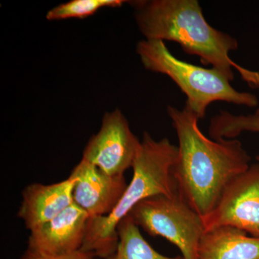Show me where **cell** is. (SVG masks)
<instances>
[{
    "instance_id": "9a60e30c",
    "label": "cell",
    "mask_w": 259,
    "mask_h": 259,
    "mask_svg": "<svg viewBox=\"0 0 259 259\" xmlns=\"http://www.w3.org/2000/svg\"><path fill=\"white\" fill-rule=\"evenodd\" d=\"M20 259H100L95 255L79 250L73 253L62 255H48L27 248Z\"/></svg>"
},
{
    "instance_id": "6da1fadb",
    "label": "cell",
    "mask_w": 259,
    "mask_h": 259,
    "mask_svg": "<svg viewBox=\"0 0 259 259\" xmlns=\"http://www.w3.org/2000/svg\"><path fill=\"white\" fill-rule=\"evenodd\" d=\"M178 137V155L172 168L177 190L192 208L205 217L228 185L249 168L250 157L238 140H211L199 119L185 108L167 107Z\"/></svg>"
},
{
    "instance_id": "5bb4252c",
    "label": "cell",
    "mask_w": 259,
    "mask_h": 259,
    "mask_svg": "<svg viewBox=\"0 0 259 259\" xmlns=\"http://www.w3.org/2000/svg\"><path fill=\"white\" fill-rule=\"evenodd\" d=\"M128 1L125 0H71L61 3L48 11L46 18L49 21L67 19L88 18L102 8H120Z\"/></svg>"
},
{
    "instance_id": "4fadbf2b",
    "label": "cell",
    "mask_w": 259,
    "mask_h": 259,
    "mask_svg": "<svg viewBox=\"0 0 259 259\" xmlns=\"http://www.w3.org/2000/svg\"><path fill=\"white\" fill-rule=\"evenodd\" d=\"M244 132L259 134V107L253 113L246 115L221 111L212 117L209 122V135L215 141L235 139ZM256 159L259 161V155Z\"/></svg>"
},
{
    "instance_id": "ba28073f",
    "label": "cell",
    "mask_w": 259,
    "mask_h": 259,
    "mask_svg": "<svg viewBox=\"0 0 259 259\" xmlns=\"http://www.w3.org/2000/svg\"><path fill=\"white\" fill-rule=\"evenodd\" d=\"M70 177L74 181L73 200L90 218L110 214L128 185L125 176H110L82 158Z\"/></svg>"
},
{
    "instance_id": "277c9868",
    "label": "cell",
    "mask_w": 259,
    "mask_h": 259,
    "mask_svg": "<svg viewBox=\"0 0 259 259\" xmlns=\"http://www.w3.org/2000/svg\"><path fill=\"white\" fill-rule=\"evenodd\" d=\"M136 53L144 68L164 74L174 81L187 97L186 108L200 119L214 102H226L248 107L258 105L253 94L239 92L231 81L214 68L207 69L185 62L175 57L161 40H140Z\"/></svg>"
},
{
    "instance_id": "5b68a950",
    "label": "cell",
    "mask_w": 259,
    "mask_h": 259,
    "mask_svg": "<svg viewBox=\"0 0 259 259\" xmlns=\"http://www.w3.org/2000/svg\"><path fill=\"white\" fill-rule=\"evenodd\" d=\"M128 215L148 234L163 237L176 245L184 259H198L199 242L205 233L203 220L178 191L148 197Z\"/></svg>"
},
{
    "instance_id": "52a82bcc",
    "label": "cell",
    "mask_w": 259,
    "mask_h": 259,
    "mask_svg": "<svg viewBox=\"0 0 259 259\" xmlns=\"http://www.w3.org/2000/svg\"><path fill=\"white\" fill-rule=\"evenodd\" d=\"M202 220L205 232L233 227L259 238V163L250 165L232 181L212 212Z\"/></svg>"
},
{
    "instance_id": "8992f818",
    "label": "cell",
    "mask_w": 259,
    "mask_h": 259,
    "mask_svg": "<svg viewBox=\"0 0 259 259\" xmlns=\"http://www.w3.org/2000/svg\"><path fill=\"white\" fill-rule=\"evenodd\" d=\"M141 141L119 109L105 112L101 127L83 149L82 159L110 176H124L132 168Z\"/></svg>"
},
{
    "instance_id": "30bf717a",
    "label": "cell",
    "mask_w": 259,
    "mask_h": 259,
    "mask_svg": "<svg viewBox=\"0 0 259 259\" xmlns=\"http://www.w3.org/2000/svg\"><path fill=\"white\" fill-rule=\"evenodd\" d=\"M74 181L71 177L58 183H33L25 187L18 218L29 231L41 226L59 215L74 202Z\"/></svg>"
},
{
    "instance_id": "9c48e42d",
    "label": "cell",
    "mask_w": 259,
    "mask_h": 259,
    "mask_svg": "<svg viewBox=\"0 0 259 259\" xmlns=\"http://www.w3.org/2000/svg\"><path fill=\"white\" fill-rule=\"evenodd\" d=\"M90 216L73 202L59 215L30 231L29 249L48 255L81 250Z\"/></svg>"
},
{
    "instance_id": "8fae6325",
    "label": "cell",
    "mask_w": 259,
    "mask_h": 259,
    "mask_svg": "<svg viewBox=\"0 0 259 259\" xmlns=\"http://www.w3.org/2000/svg\"><path fill=\"white\" fill-rule=\"evenodd\" d=\"M198 259H259V238L233 227L214 228L201 238Z\"/></svg>"
},
{
    "instance_id": "7a4b0ae2",
    "label": "cell",
    "mask_w": 259,
    "mask_h": 259,
    "mask_svg": "<svg viewBox=\"0 0 259 259\" xmlns=\"http://www.w3.org/2000/svg\"><path fill=\"white\" fill-rule=\"evenodd\" d=\"M129 4L146 40L176 42L185 53L198 56L202 64L210 65L230 81L234 80L236 69L250 88L259 89V71L233 61L230 53L238 49V40L209 25L197 0H136Z\"/></svg>"
},
{
    "instance_id": "7c38bea8",
    "label": "cell",
    "mask_w": 259,
    "mask_h": 259,
    "mask_svg": "<svg viewBox=\"0 0 259 259\" xmlns=\"http://www.w3.org/2000/svg\"><path fill=\"white\" fill-rule=\"evenodd\" d=\"M117 233V248L115 253L106 259H184L182 256H166L153 249L131 216L127 215L120 221Z\"/></svg>"
},
{
    "instance_id": "3957f363",
    "label": "cell",
    "mask_w": 259,
    "mask_h": 259,
    "mask_svg": "<svg viewBox=\"0 0 259 259\" xmlns=\"http://www.w3.org/2000/svg\"><path fill=\"white\" fill-rule=\"evenodd\" d=\"M177 155L178 146L169 140L157 141L145 132L133 165L131 183L110 214L89 219L81 250L102 259L113 254L118 243L117 226L138 204L153 196L177 192L171 171Z\"/></svg>"
}]
</instances>
